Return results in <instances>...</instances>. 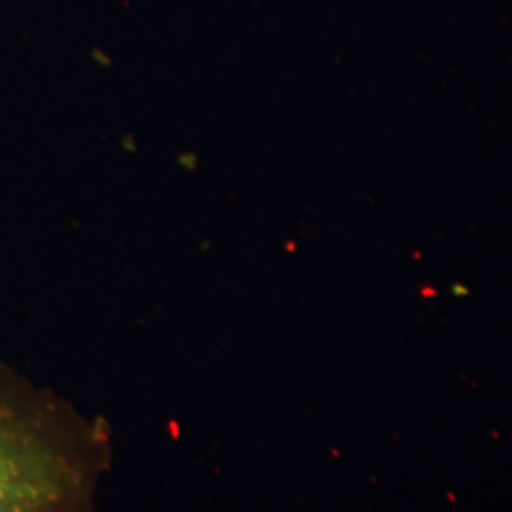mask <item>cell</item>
Returning a JSON list of instances; mask_svg holds the SVG:
<instances>
[{"instance_id": "obj_1", "label": "cell", "mask_w": 512, "mask_h": 512, "mask_svg": "<svg viewBox=\"0 0 512 512\" xmlns=\"http://www.w3.org/2000/svg\"><path fill=\"white\" fill-rule=\"evenodd\" d=\"M112 456L105 421L0 368V512H95Z\"/></svg>"}]
</instances>
